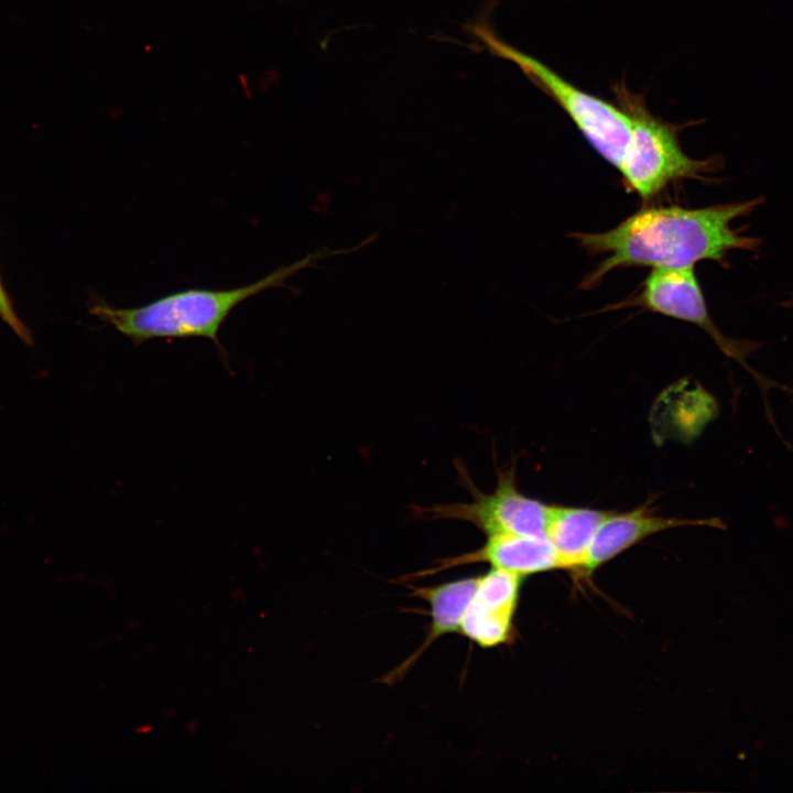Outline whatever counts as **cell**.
<instances>
[{
  "mask_svg": "<svg viewBox=\"0 0 793 793\" xmlns=\"http://www.w3.org/2000/svg\"><path fill=\"white\" fill-rule=\"evenodd\" d=\"M760 198L703 208L662 206L642 208L617 227L602 232H575L573 238L591 254L606 256L582 283L596 286L615 269L652 267L680 269L710 260L721 265L734 250L754 251L759 241L734 228Z\"/></svg>",
  "mask_w": 793,
  "mask_h": 793,
  "instance_id": "cell-1",
  "label": "cell"
},
{
  "mask_svg": "<svg viewBox=\"0 0 793 793\" xmlns=\"http://www.w3.org/2000/svg\"><path fill=\"white\" fill-rule=\"evenodd\" d=\"M312 256L233 289H186L135 307L95 301L91 313L134 344L154 338H207L219 347L218 333L230 313L258 293L282 285L312 262Z\"/></svg>",
  "mask_w": 793,
  "mask_h": 793,
  "instance_id": "cell-2",
  "label": "cell"
},
{
  "mask_svg": "<svg viewBox=\"0 0 793 793\" xmlns=\"http://www.w3.org/2000/svg\"><path fill=\"white\" fill-rule=\"evenodd\" d=\"M612 93L631 118V138L619 169L628 192L648 200L676 181L703 178L715 167V160L686 155L680 145L678 127L652 115L643 96L624 82L617 83Z\"/></svg>",
  "mask_w": 793,
  "mask_h": 793,
  "instance_id": "cell-3",
  "label": "cell"
},
{
  "mask_svg": "<svg viewBox=\"0 0 793 793\" xmlns=\"http://www.w3.org/2000/svg\"><path fill=\"white\" fill-rule=\"evenodd\" d=\"M475 34L490 53L515 64L564 110L594 150L620 169L631 138V118L620 105L577 88L541 61L500 40L486 25H476Z\"/></svg>",
  "mask_w": 793,
  "mask_h": 793,
  "instance_id": "cell-4",
  "label": "cell"
},
{
  "mask_svg": "<svg viewBox=\"0 0 793 793\" xmlns=\"http://www.w3.org/2000/svg\"><path fill=\"white\" fill-rule=\"evenodd\" d=\"M460 484L470 492V502L412 506V513L422 520H459L468 522L486 535L517 533L545 536L550 506L521 492L515 482L514 467L498 471L491 492L480 491L460 460L456 461Z\"/></svg>",
  "mask_w": 793,
  "mask_h": 793,
  "instance_id": "cell-5",
  "label": "cell"
},
{
  "mask_svg": "<svg viewBox=\"0 0 793 793\" xmlns=\"http://www.w3.org/2000/svg\"><path fill=\"white\" fill-rule=\"evenodd\" d=\"M637 302L654 313L698 326L726 356L748 370L762 389L772 383L747 365V356L758 347L756 343L730 339L717 328L708 313L694 267L653 269L644 280Z\"/></svg>",
  "mask_w": 793,
  "mask_h": 793,
  "instance_id": "cell-6",
  "label": "cell"
},
{
  "mask_svg": "<svg viewBox=\"0 0 793 793\" xmlns=\"http://www.w3.org/2000/svg\"><path fill=\"white\" fill-rule=\"evenodd\" d=\"M476 563H487L493 568L504 569L521 577L562 568L554 547L545 536L493 533L487 535L481 547L441 558L434 566L404 575L402 579L405 582L432 576L449 568Z\"/></svg>",
  "mask_w": 793,
  "mask_h": 793,
  "instance_id": "cell-7",
  "label": "cell"
},
{
  "mask_svg": "<svg viewBox=\"0 0 793 793\" xmlns=\"http://www.w3.org/2000/svg\"><path fill=\"white\" fill-rule=\"evenodd\" d=\"M724 528L720 519H681L658 514L650 503L628 512H615L602 521L577 574L590 576L597 568L656 533L683 526Z\"/></svg>",
  "mask_w": 793,
  "mask_h": 793,
  "instance_id": "cell-8",
  "label": "cell"
},
{
  "mask_svg": "<svg viewBox=\"0 0 793 793\" xmlns=\"http://www.w3.org/2000/svg\"><path fill=\"white\" fill-rule=\"evenodd\" d=\"M478 583L477 577L460 578L436 586H410L413 596L430 605L432 622L421 647L410 655L387 681L401 678L417 659L441 637L459 632L463 616L472 599Z\"/></svg>",
  "mask_w": 793,
  "mask_h": 793,
  "instance_id": "cell-9",
  "label": "cell"
},
{
  "mask_svg": "<svg viewBox=\"0 0 793 793\" xmlns=\"http://www.w3.org/2000/svg\"><path fill=\"white\" fill-rule=\"evenodd\" d=\"M610 512L586 507L550 506L546 539L554 547L562 568L578 573L597 530Z\"/></svg>",
  "mask_w": 793,
  "mask_h": 793,
  "instance_id": "cell-10",
  "label": "cell"
},
{
  "mask_svg": "<svg viewBox=\"0 0 793 793\" xmlns=\"http://www.w3.org/2000/svg\"><path fill=\"white\" fill-rule=\"evenodd\" d=\"M513 613L486 607L471 599L459 627V633L482 648L508 642L513 630Z\"/></svg>",
  "mask_w": 793,
  "mask_h": 793,
  "instance_id": "cell-11",
  "label": "cell"
},
{
  "mask_svg": "<svg viewBox=\"0 0 793 793\" xmlns=\"http://www.w3.org/2000/svg\"><path fill=\"white\" fill-rule=\"evenodd\" d=\"M522 578L508 571L492 567L488 573L478 576L472 600L496 610L514 613Z\"/></svg>",
  "mask_w": 793,
  "mask_h": 793,
  "instance_id": "cell-12",
  "label": "cell"
},
{
  "mask_svg": "<svg viewBox=\"0 0 793 793\" xmlns=\"http://www.w3.org/2000/svg\"><path fill=\"white\" fill-rule=\"evenodd\" d=\"M0 317L15 332V334L26 344L31 345L32 338L28 328L17 316L11 301L0 280Z\"/></svg>",
  "mask_w": 793,
  "mask_h": 793,
  "instance_id": "cell-13",
  "label": "cell"
}]
</instances>
